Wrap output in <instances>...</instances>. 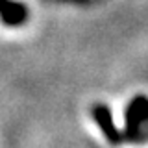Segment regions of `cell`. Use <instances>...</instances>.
Masks as SVG:
<instances>
[{"label":"cell","mask_w":148,"mask_h":148,"mask_svg":"<svg viewBox=\"0 0 148 148\" xmlns=\"http://www.w3.org/2000/svg\"><path fill=\"white\" fill-rule=\"evenodd\" d=\"M122 137L130 143H145L148 139V98L145 95H137L130 100Z\"/></svg>","instance_id":"6da1fadb"},{"label":"cell","mask_w":148,"mask_h":148,"mask_svg":"<svg viewBox=\"0 0 148 148\" xmlns=\"http://www.w3.org/2000/svg\"><path fill=\"white\" fill-rule=\"evenodd\" d=\"M28 18V9L24 4L13 2V0H6L0 6V21L8 26H21L24 24Z\"/></svg>","instance_id":"3957f363"},{"label":"cell","mask_w":148,"mask_h":148,"mask_svg":"<svg viewBox=\"0 0 148 148\" xmlns=\"http://www.w3.org/2000/svg\"><path fill=\"white\" fill-rule=\"evenodd\" d=\"M92 119L95 122L98 124V128L102 130V133L106 135V139L111 143V145H119L122 143V133L117 130L115 126V120H113V115H111V109L104 104H98L92 108Z\"/></svg>","instance_id":"7a4b0ae2"},{"label":"cell","mask_w":148,"mask_h":148,"mask_svg":"<svg viewBox=\"0 0 148 148\" xmlns=\"http://www.w3.org/2000/svg\"><path fill=\"white\" fill-rule=\"evenodd\" d=\"M4 2H6V0H0V6H2V4H4Z\"/></svg>","instance_id":"277c9868"}]
</instances>
